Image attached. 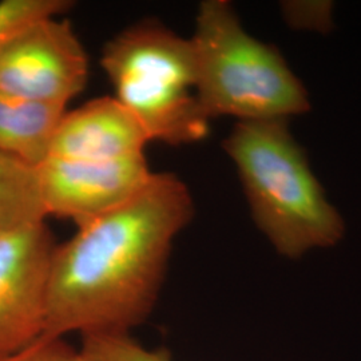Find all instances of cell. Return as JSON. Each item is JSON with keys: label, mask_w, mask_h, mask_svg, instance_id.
Masks as SVG:
<instances>
[{"label": "cell", "mask_w": 361, "mask_h": 361, "mask_svg": "<svg viewBox=\"0 0 361 361\" xmlns=\"http://www.w3.org/2000/svg\"><path fill=\"white\" fill-rule=\"evenodd\" d=\"M193 216L189 188L153 173L126 204L78 226L52 253L43 335H130L154 310L174 240Z\"/></svg>", "instance_id": "cell-1"}, {"label": "cell", "mask_w": 361, "mask_h": 361, "mask_svg": "<svg viewBox=\"0 0 361 361\" xmlns=\"http://www.w3.org/2000/svg\"><path fill=\"white\" fill-rule=\"evenodd\" d=\"M224 149L237 168L255 224L280 255L301 257L343 238V219L326 201L288 119L238 122Z\"/></svg>", "instance_id": "cell-2"}, {"label": "cell", "mask_w": 361, "mask_h": 361, "mask_svg": "<svg viewBox=\"0 0 361 361\" xmlns=\"http://www.w3.org/2000/svg\"><path fill=\"white\" fill-rule=\"evenodd\" d=\"M190 39L197 62V99L209 119H288L310 110L308 92L284 56L249 35L229 1H202Z\"/></svg>", "instance_id": "cell-3"}, {"label": "cell", "mask_w": 361, "mask_h": 361, "mask_svg": "<svg viewBox=\"0 0 361 361\" xmlns=\"http://www.w3.org/2000/svg\"><path fill=\"white\" fill-rule=\"evenodd\" d=\"M101 65L150 142L180 146L207 137L210 119L197 99L192 39L143 20L104 44Z\"/></svg>", "instance_id": "cell-4"}, {"label": "cell", "mask_w": 361, "mask_h": 361, "mask_svg": "<svg viewBox=\"0 0 361 361\" xmlns=\"http://www.w3.org/2000/svg\"><path fill=\"white\" fill-rule=\"evenodd\" d=\"M59 16L37 19L0 46V94L66 106L85 89L87 54Z\"/></svg>", "instance_id": "cell-5"}, {"label": "cell", "mask_w": 361, "mask_h": 361, "mask_svg": "<svg viewBox=\"0 0 361 361\" xmlns=\"http://www.w3.org/2000/svg\"><path fill=\"white\" fill-rule=\"evenodd\" d=\"M55 246L46 221L0 233V357L44 334Z\"/></svg>", "instance_id": "cell-6"}, {"label": "cell", "mask_w": 361, "mask_h": 361, "mask_svg": "<svg viewBox=\"0 0 361 361\" xmlns=\"http://www.w3.org/2000/svg\"><path fill=\"white\" fill-rule=\"evenodd\" d=\"M46 216L82 226L122 207L152 177L146 157L116 161H75L49 157L37 168Z\"/></svg>", "instance_id": "cell-7"}, {"label": "cell", "mask_w": 361, "mask_h": 361, "mask_svg": "<svg viewBox=\"0 0 361 361\" xmlns=\"http://www.w3.org/2000/svg\"><path fill=\"white\" fill-rule=\"evenodd\" d=\"M149 142L138 119L116 97H102L66 111L55 133L50 157L116 161L145 155Z\"/></svg>", "instance_id": "cell-8"}, {"label": "cell", "mask_w": 361, "mask_h": 361, "mask_svg": "<svg viewBox=\"0 0 361 361\" xmlns=\"http://www.w3.org/2000/svg\"><path fill=\"white\" fill-rule=\"evenodd\" d=\"M66 106L0 94V152L38 168L51 152Z\"/></svg>", "instance_id": "cell-9"}, {"label": "cell", "mask_w": 361, "mask_h": 361, "mask_svg": "<svg viewBox=\"0 0 361 361\" xmlns=\"http://www.w3.org/2000/svg\"><path fill=\"white\" fill-rule=\"evenodd\" d=\"M46 217L37 168L0 152V233Z\"/></svg>", "instance_id": "cell-10"}, {"label": "cell", "mask_w": 361, "mask_h": 361, "mask_svg": "<svg viewBox=\"0 0 361 361\" xmlns=\"http://www.w3.org/2000/svg\"><path fill=\"white\" fill-rule=\"evenodd\" d=\"M82 349L97 361H173L164 349H149L131 335L85 336Z\"/></svg>", "instance_id": "cell-11"}, {"label": "cell", "mask_w": 361, "mask_h": 361, "mask_svg": "<svg viewBox=\"0 0 361 361\" xmlns=\"http://www.w3.org/2000/svg\"><path fill=\"white\" fill-rule=\"evenodd\" d=\"M73 7L70 0L0 1V46L20 28L44 16H59Z\"/></svg>", "instance_id": "cell-12"}, {"label": "cell", "mask_w": 361, "mask_h": 361, "mask_svg": "<svg viewBox=\"0 0 361 361\" xmlns=\"http://www.w3.org/2000/svg\"><path fill=\"white\" fill-rule=\"evenodd\" d=\"M0 361H97L82 348H75L66 337L40 336L26 347L4 355Z\"/></svg>", "instance_id": "cell-13"}]
</instances>
